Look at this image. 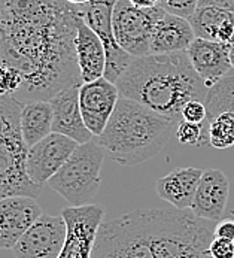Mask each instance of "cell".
Returning a JSON list of instances; mask_svg holds the SVG:
<instances>
[{
	"label": "cell",
	"instance_id": "cell-32",
	"mask_svg": "<svg viewBox=\"0 0 234 258\" xmlns=\"http://www.w3.org/2000/svg\"><path fill=\"white\" fill-rule=\"evenodd\" d=\"M70 5H75V6H84L87 3H90L91 0H67Z\"/></svg>",
	"mask_w": 234,
	"mask_h": 258
},
{
	"label": "cell",
	"instance_id": "cell-29",
	"mask_svg": "<svg viewBox=\"0 0 234 258\" xmlns=\"http://www.w3.org/2000/svg\"><path fill=\"white\" fill-rule=\"evenodd\" d=\"M215 237L234 240V220L222 218L215 227Z\"/></svg>",
	"mask_w": 234,
	"mask_h": 258
},
{
	"label": "cell",
	"instance_id": "cell-3",
	"mask_svg": "<svg viewBox=\"0 0 234 258\" xmlns=\"http://www.w3.org/2000/svg\"><path fill=\"white\" fill-rule=\"evenodd\" d=\"M117 87L121 97L136 100L175 124L182 121V109L188 102H204L207 94L187 51L136 57Z\"/></svg>",
	"mask_w": 234,
	"mask_h": 258
},
{
	"label": "cell",
	"instance_id": "cell-6",
	"mask_svg": "<svg viewBox=\"0 0 234 258\" xmlns=\"http://www.w3.org/2000/svg\"><path fill=\"white\" fill-rule=\"evenodd\" d=\"M103 158L105 149L96 139L78 145L57 175L48 181V186L73 208L91 205L102 182Z\"/></svg>",
	"mask_w": 234,
	"mask_h": 258
},
{
	"label": "cell",
	"instance_id": "cell-17",
	"mask_svg": "<svg viewBox=\"0 0 234 258\" xmlns=\"http://www.w3.org/2000/svg\"><path fill=\"white\" fill-rule=\"evenodd\" d=\"M195 39L190 20L166 12L155 24L151 37V54L185 52Z\"/></svg>",
	"mask_w": 234,
	"mask_h": 258
},
{
	"label": "cell",
	"instance_id": "cell-31",
	"mask_svg": "<svg viewBox=\"0 0 234 258\" xmlns=\"http://www.w3.org/2000/svg\"><path fill=\"white\" fill-rule=\"evenodd\" d=\"M130 3H133L137 8L142 9H149V8H155L160 5V0H128Z\"/></svg>",
	"mask_w": 234,
	"mask_h": 258
},
{
	"label": "cell",
	"instance_id": "cell-33",
	"mask_svg": "<svg viewBox=\"0 0 234 258\" xmlns=\"http://www.w3.org/2000/svg\"><path fill=\"white\" fill-rule=\"evenodd\" d=\"M230 63H231V69H234V42L230 46Z\"/></svg>",
	"mask_w": 234,
	"mask_h": 258
},
{
	"label": "cell",
	"instance_id": "cell-5",
	"mask_svg": "<svg viewBox=\"0 0 234 258\" xmlns=\"http://www.w3.org/2000/svg\"><path fill=\"white\" fill-rule=\"evenodd\" d=\"M23 105L14 96H0V200L14 196L39 197L40 186L26 170L29 147L21 133Z\"/></svg>",
	"mask_w": 234,
	"mask_h": 258
},
{
	"label": "cell",
	"instance_id": "cell-25",
	"mask_svg": "<svg viewBox=\"0 0 234 258\" xmlns=\"http://www.w3.org/2000/svg\"><path fill=\"white\" fill-rule=\"evenodd\" d=\"M23 87L21 74L8 66H0V96H17Z\"/></svg>",
	"mask_w": 234,
	"mask_h": 258
},
{
	"label": "cell",
	"instance_id": "cell-30",
	"mask_svg": "<svg viewBox=\"0 0 234 258\" xmlns=\"http://www.w3.org/2000/svg\"><path fill=\"white\" fill-rule=\"evenodd\" d=\"M198 6H215L234 14V0H198Z\"/></svg>",
	"mask_w": 234,
	"mask_h": 258
},
{
	"label": "cell",
	"instance_id": "cell-23",
	"mask_svg": "<svg viewBox=\"0 0 234 258\" xmlns=\"http://www.w3.org/2000/svg\"><path fill=\"white\" fill-rule=\"evenodd\" d=\"M209 145L216 149H227L234 145V113H221L207 127Z\"/></svg>",
	"mask_w": 234,
	"mask_h": 258
},
{
	"label": "cell",
	"instance_id": "cell-27",
	"mask_svg": "<svg viewBox=\"0 0 234 258\" xmlns=\"http://www.w3.org/2000/svg\"><path fill=\"white\" fill-rule=\"evenodd\" d=\"M182 119L188 122L203 124V121L207 119V109L204 102L201 100H191L188 102L182 109Z\"/></svg>",
	"mask_w": 234,
	"mask_h": 258
},
{
	"label": "cell",
	"instance_id": "cell-8",
	"mask_svg": "<svg viewBox=\"0 0 234 258\" xmlns=\"http://www.w3.org/2000/svg\"><path fill=\"white\" fill-rule=\"evenodd\" d=\"M118 0H91L90 3L81 6L82 18L87 26L96 32V35L102 39L106 48V72L105 78L114 84H117L119 78L128 69L133 55L125 52L115 40L112 18L114 9Z\"/></svg>",
	"mask_w": 234,
	"mask_h": 258
},
{
	"label": "cell",
	"instance_id": "cell-16",
	"mask_svg": "<svg viewBox=\"0 0 234 258\" xmlns=\"http://www.w3.org/2000/svg\"><path fill=\"white\" fill-rule=\"evenodd\" d=\"M79 88L81 85L69 87L58 94H55L49 102L54 112L52 133L64 135L79 145L87 144L94 139L93 133L87 128L81 106H79Z\"/></svg>",
	"mask_w": 234,
	"mask_h": 258
},
{
	"label": "cell",
	"instance_id": "cell-19",
	"mask_svg": "<svg viewBox=\"0 0 234 258\" xmlns=\"http://www.w3.org/2000/svg\"><path fill=\"white\" fill-rule=\"evenodd\" d=\"M203 170L195 167H179L157 181V194L175 209H190L194 200Z\"/></svg>",
	"mask_w": 234,
	"mask_h": 258
},
{
	"label": "cell",
	"instance_id": "cell-22",
	"mask_svg": "<svg viewBox=\"0 0 234 258\" xmlns=\"http://www.w3.org/2000/svg\"><path fill=\"white\" fill-rule=\"evenodd\" d=\"M204 105L207 109V121H212L221 113H234V74L225 75L207 90Z\"/></svg>",
	"mask_w": 234,
	"mask_h": 258
},
{
	"label": "cell",
	"instance_id": "cell-11",
	"mask_svg": "<svg viewBox=\"0 0 234 258\" xmlns=\"http://www.w3.org/2000/svg\"><path fill=\"white\" fill-rule=\"evenodd\" d=\"M78 145V142L64 135L51 133L39 144L29 148L26 170L30 181L38 186L48 184V181L57 175V172L70 158Z\"/></svg>",
	"mask_w": 234,
	"mask_h": 258
},
{
	"label": "cell",
	"instance_id": "cell-12",
	"mask_svg": "<svg viewBox=\"0 0 234 258\" xmlns=\"http://www.w3.org/2000/svg\"><path fill=\"white\" fill-rule=\"evenodd\" d=\"M119 90L117 84L100 78L97 81L82 84L79 88V106L84 122L87 128L93 133L94 138H99L112 113L117 108L119 100Z\"/></svg>",
	"mask_w": 234,
	"mask_h": 258
},
{
	"label": "cell",
	"instance_id": "cell-20",
	"mask_svg": "<svg viewBox=\"0 0 234 258\" xmlns=\"http://www.w3.org/2000/svg\"><path fill=\"white\" fill-rule=\"evenodd\" d=\"M195 37L231 45L234 42V14L215 6H198L190 18Z\"/></svg>",
	"mask_w": 234,
	"mask_h": 258
},
{
	"label": "cell",
	"instance_id": "cell-4",
	"mask_svg": "<svg viewBox=\"0 0 234 258\" xmlns=\"http://www.w3.org/2000/svg\"><path fill=\"white\" fill-rule=\"evenodd\" d=\"M178 125L145 105L119 97L105 132L96 138L121 166H136L157 155Z\"/></svg>",
	"mask_w": 234,
	"mask_h": 258
},
{
	"label": "cell",
	"instance_id": "cell-13",
	"mask_svg": "<svg viewBox=\"0 0 234 258\" xmlns=\"http://www.w3.org/2000/svg\"><path fill=\"white\" fill-rule=\"evenodd\" d=\"M42 215L33 197L14 196L0 200V248L12 249L21 236Z\"/></svg>",
	"mask_w": 234,
	"mask_h": 258
},
{
	"label": "cell",
	"instance_id": "cell-28",
	"mask_svg": "<svg viewBox=\"0 0 234 258\" xmlns=\"http://www.w3.org/2000/svg\"><path fill=\"white\" fill-rule=\"evenodd\" d=\"M210 258H234V240L215 237L209 246Z\"/></svg>",
	"mask_w": 234,
	"mask_h": 258
},
{
	"label": "cell",
	"instance_id": "cell-15",
	"mask_svg": "<svg viewBox=\"0 0 234 258\" xmlns=\"http://www.w3.org/2000/svg\"><path fill=\"white\" fill-rule=\"evenodd\" d=\"M230 46L231 45L195 37L187 49L194 71L207 90L230 72Z\"/></svg>",
	"mask_w": 234,
	"mask_h": 258
},
{
	"label": "cell",
	"instance_id": "cell-18",
	"mask_svg": "<svg viewBox=\"0 0 234 258\" xmlns=\"http://www.w3.org/2000/svg\"><path fill=\"white\" fill-rule=\"evenodd\" d=\"M76 58L82 84H88L105 78L106 72V48L102 39L93 32L84 18H81L76 35Z\"/></svg>",
	"mask_w": 234,
	"mask_h": 258
},
{
	"label": "cell",
	"instance_id": "cell-9",
	"mask_svg": "<svg viewBox=\"0 0 234 258\" xmlns=\"http://www.w3.org/2000/svg\"><path fill=\"white\" fill-rule=\"evenodd\" d=\"M67 237L64 218L42 214L12 248L17 258H58Z\"/></svg>",
	"mask_w": 234,
	"mask_h": 258
},
{
	"label": "cell",
	"instance_id": "cell-26",
	"mask_svg": "<svg viewBox=\"0 0 234 258\" xmlns=\"http://www.w3.org/2000/svg\"><path fill=\"white\" fill-rule=\"evenodd\" d=\"M160 6L169 14L190 20L198 6V0H160Z\"/></svg>",
	"mask_w": 234,
	"mask_h": 258
},
{
	"label": "cell",
	"instance_id": "cell-7",
	"mask_svg": "<svg viewBox=\"0 0 234 258\" xmlns=\"http://www.w3.org/2000/svg\"><path fill=\"white\" fill-rule=\"evenodd\" d=\"M166 11L160 5L155 8L142 9L128 0H118L112 18L117 43L134 58L149 55L152 32Z\"/></svg>",
	"mask_w": 234,
	"mask_h": 258
},
{
	"label": "cell",
	"instance_id": "cell-21",
	"mask_svg": "<svg viewBox=\"0 0 234 258\" xmlns=\"http://www.w3.org/2000/svg\"><path fill=\"white\" fill-rule=\"evenodd\" d=\"M54 112L51 102L33 100L23 105L21 111V133L26 145L32 148L52 133Z\"/></svg>",
	"mask_w": 234,
	"mask_h": 258
},
{
	"label": "cell",
	"instance_id": "cell-10",
	"mask_svg": "<svg viewBox=\"0 0 234 258\" xmlns=\"http://www.w3.org/2000/svg\"><path fill=\"white\" fill-rule=\"evenodd\" d=\"M105 209L99 205L67 208L61 217L67 224V237L58 258H91Z\"/></svg>",
	"mask_w": 234,
	"mask_h": 258
},
{
	"label": "cell",
	"instance_id": "cell-1",
	"mask_svg": "<svg viewBox=\"0 0 234 258\" xmlns=\"http://www.w3.org/2000/svg\"><path fill=\"white\" fill-rule=\"evenodd\" d=\"M81 6L67 0H0V66L17 69L24 105L82 85L76 58Z\"/></svg>",
	"mask_w": 234,
	"mask_h": 258
},
{
	"label": "cell",
	"instance_id": "cell-14",
	"mask_svg": "<svg viewBox=\"0 0 234 258\" xmlns=\"http://www.w3.org/2000/svg\"><path fill=\"white\" fill-rule=\"evenodd\" d=\"M228 196L230 182L224 172L219 169L204 170L190 209L200 220L219 222L224 218Z\"/></svg>",
	"mask_w": 234,
	"mask_h": 258
},
{
	"label": "cell",
	"instance_id": "cell-2",
	"mask_svg": "<svg viewBox=\"0 0 234 258\" xmlns=\"http://www.w3.org/2000/svg\"><path fill=\"white\" fill-rule=\"evenodd\" d=\"M187 209H143L102 222L91 258H210L215 228Z\"/></svg>",
	"mask_w": 234,
	"mask_h": 258
},
{
	"label": "cell",
	"instance_id": "cell-24",
	"mask_svg": "<svg viewBox=\"0 0 234 258\" xmlns=\"http://www.w3.org/2000/svg\"><path fill=\"white\" fill-rule=\"evenodd\" d=\"M176 139L182 145H195V147H203L209 144V135L204 132L203 124L197 122H188V121H181L176 125Z\"/></svg>",
	"mask_w": 234,
	"mask_h": 258
}]
</instances>
